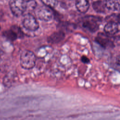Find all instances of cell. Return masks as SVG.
<instances>
[{
  "mask_svg": "<svg viewBox=\"0 0 120 120\" xmlns=\"http://www.w3.org/2000/svg\"><path fill=\"white\" fill-rule=\"evenodd\" d=\"M12 29L17 35L18 38H21L23 36V33L21 29L17 25H13L10 28Z\"/></svg>",
  "mask_w": 120,
  "mask_h": 120,
  "instance_id": "2e32d148",
  "label": "cell"
},
{
  "mask_svg": "<svg viewBox=\"0 0 120 120\" xmlns=\"http://www.w3.org/2000/svg\"><path fill=\"white\" fill-rule=\"evenodd\" d=\"M81 61L83 62V63H88L90 62V59L87 57H86V56H82V57H81Z\"/></svg>",
  "mask_w": 120,
  "mask_h": 120,
  "instance_id": "ac0fdd59",
  "label": "cell"
},
{
  "mask_svg": "<svg viewBox=\"0 0 120 120\" xmlns=\"http://www.w3.org/2000/svg\"><path fill=\"white\" fill-rule=\"evenodd\" d=\"M0 60H1V59H0Z\"/></svg>",
  "mask_w": 120,
  "mask_h": 120,
  "instance_id": "44dd1931",
  "label": "cell"
},
{
  "mask_svg": "<svg viewBox=\"0 0 120 120\" xmlns=\"http://www.w3.org/2000/svg\"><path fill=\"white\" fill-rule=\"evenodd\" d=\"M9 5L12 13L16 17L21 16L26 11V0H10Z\"/></svg>",
  "mask_w": 120,
  "mask_h": 120,
  "instance_id": "3957f363",
  "label": "cell"
},
{
  "mask_svg": "<svg viewBox=\"0 0 120 120\" xmlns=\"http://www.w3.org/2000/svg\"><path fill=\"white\" fill-rule=\"evenodd\" d=\"M22 23L23 27L30 31H36L39 28V24L36 19L30 13L23 16Z\"/></svg>",
  "mask_w": 120,
  "mask_h": 120,
  "instance_id": "5b68a950",
  "label": "cell"
},
{
  "mask_svg": "<svg viewBox=\"0 0 120 120\" xmlns=\"http://www.w3.org/2000/svg\"><path fill=\"white\" fill-rule=\"evenodd\" d=\"M36 57L31 51L25 50L22 52L20 57V65L25 69H31L35 65Z\"/></svg>",
  "mask_w": 120,
  "mask_h": 120,
  "instance_id": "6da1fadb",
  "label": "cell"
},
{
  "mask_svg": "<svg viewBox=\"0 0 120 120\" xmlns=\"http://www.w3.org/2000/svg\"><path fill=\"white\" fill-rule=\"evenodd\" d=\"M116 62L118 65L120 66V55L117 57L116 60Z\"/></svg>",
  "mask_w": 120,
  "mask_h": 120,
  "instance_id": "d6986e66",
  "label": "cell"
},
{
  "mask_svg": "<svg viewBox=\"0 0 120 120\" xmlns=\"http://www.w3.org/2000/svg\"><path fill=\"white\" fill-rule=\"evenodd\" d=\"M92 7L96 12L99 13H104L106 8L104 1L101 0L94 1L92 4Z\"/></svg>",
  "mask_w": 120,
  "mask_h": 120,
  "instance_id": "8fae6325",
  "label": "cell"
},
{
  "mask_svg": "<svg viewBox=\"0 0 120 120\" xmlns=\"http://www.w3.org/2000/svg\"><path fill=\"white\" fill-rule=\"evenodd\" d=\"M106 20L108 22H115L120 23V14H113L106 18Z\"/></svg>",
  "mask_w": 120,
  "mask_h": 120,
  "instance_id": "9a60e30c",
  "label": "cell"
},
{
  "mask_svg": "<svg viewBox=\"0 0 120 120\" xmlns=\"http://www.w3.org/2000/svg\"><path fill=\"white\" fill-rule=\"evenodd\" d=\"M0 30H1V27H0Z\"/></svg>",
  "mask_w": 120,
  "mask_h": 120,
  "instance_id": "ffe728a7",
  "label": "cell"
},
{
  "mask_svg": "<svg viewBox=\"0 0 120 120\" xmlns=\"http://www.w3.org/2000/svg\"><path fill=\"white\" fill-rule=\"evenodd\" d=\"M112 38L114 45H120V31L112 35Z\"/></svg>",
  "mask_w": 120,
  "mask_h": 120,
  "instance_id": "e0dca14e",
  "label": "cell"
},
{
  "mask_svg": "<svg viewBox=\"0 0 120 120\" xmlns=\"http://www.w3.org/2000/svg\"><path fill=\"white\" fill-rule=\"evenodd\" d=\"M42 3L47 7L53 8L58 4L57 0H41Z\"/></svg>",
  "mask_w": 120,
  "mask_h": 120,
  "instance_id": "4fadbf2b",
  "label": "cell"
},
{
  "mask_svg": "<svg viewBox=\"0 0 120 120\" xmlns=\"http://www.w3.org/2000/svg\"><path fill=\"white\" fill-rule=\"evenodd\" d=\"M37 16L41 21L48 22L51 21L53 17L52 11L48 8L42 7L37 11Z\"/></svg>",
  "mask_w": 120,
  "mask_h": 120,
  "instance_id": "8992f818",
  "label": "cell"
},
{
  "mask_svg": "<svg viewBox=\"0 0 120 120\" xmlns=\"http://www.w3.org/2000/svg\"><path fill=\"white\" fill-rule=\"evenodd\" d=\"M37 6V2L34 0H26V10L32 11Z\"/></svg>",
  "mask_w": 120,
  "mask_h": 120,
  "instance_id": "5bb4252c",
  "label": "cell"
},
{
  "mask_svg": "<svg viewBox=\"0 0 120 120\" xmlns=\"http://www.w3.org/2000/svg\"><path fill=\"white\" fill-rule=\"evenodd\" d=\"M95 40L100 45L105 48H112L115 46L112 40V36L106 33H98L95 38Z\"/></svg>",
  "mask_w": 120,
  "mask_h": 120,
  "instance_id": "277c9868",
  "label": "cell"
},
{
  "mask_svg": "<svg viewBox=\"0 0 120 120\" xmlns=\"http://www.w3.org/2000/svg\"><path fill=\"white\" fill-rule=\"evenodd\" d=\"M105 32L110 35H113L120 31V23L115 22H108L104 27Z\"/></svg>",
  "mask_w": 120,
  "mask_h": 120,
  "instance_id": "52a82bcc",
  "label": "cell"
},
{
  "mask_svg": "<svg viewBox=\"0 0 120 120\" xmlns=\"http://www.w3.org/2000/svg\"><path fill=\"white\" fill-rule=\"evenodd\" d=\"M2 35L7 39L12 41H15L18 38L16 34L11 29L4 31L3 32Z\"/></svg>",
  "mask_w": 120,
  "mask_h": 120,
  "instance_id": "7c38bea8",
  "label": "cell"
},
{
  "mask_svg": "<svg viewBox=\"0 0 120 120\" xmlns=\"http://www.w3.org/2000/svg\"><path fill=\"white\" fill-rule=\"evenodd\" d=\"M101 22V18L98 16L89 15L82 19V25L83 28L91 32L96 31L99 28V23Z\"/></svg>",
  "mask_w": 120,
  "mask_h": 120,
  "instance_id": "7a4b0ae2",
  "label": "cell"
},
{
  "mask_svg": "<svg viewBox=\"0 0 120 120\" xmlns=\"http://www.w3.org/2000/svg\"><path fill=\"white\" fill-rule=\"evenodd\" d=\"M75 6L78 11L84 13L88 10L90 4L88 0H76Z\"/></svg>",
  "mask_w": 120,
  "mask_h": 120,
  "instance_id": "30bf717a",
  "label": "cell"
},
{
  "mask_svg": "<svg viewBox=\"0 0 120 120\" xmlns=\"http://www.w3.org/2000/svg\"><path fill=\"white\" fill-rule=\"evenodd\" d=\"M104 2L108 9L113 11H120V0H104Z\"/></svg>",
  "mask_w": 120,
  "mask_h": 120,
  "instance_id": "9c48e42d",
  "label": "cell"
},
{
  "mask_svg": "<svg viewBox=\"0 0 120 120\" xmlns=\"http://www.w3.org/2000/svg\"><path fill=\"white\" fill-rule=\"evenodd\" d=\"M65 37V33L62 30L54 32L47 38L48 43L51 44H57L61 41Z\"/></svg>",
  "mask_w": 120,
  "mask_h": 120,
  "instance_id": "ba28073f",
  "label": "cell"
}]
</instances>
